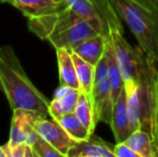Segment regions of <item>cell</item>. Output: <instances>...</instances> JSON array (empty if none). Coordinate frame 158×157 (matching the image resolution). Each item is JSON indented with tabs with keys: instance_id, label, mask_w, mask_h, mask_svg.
Returning a JSON list of instances; mask_svg holds the SVG:
<instances>
[{
	"instance_id": "obj_1",
	"label": "cell",
	"mask_w": 158,
	"mask_h": 157,
	"mask_svg": "<svg viewBox=\"0 0 158 157\" xmlns=\"http://www.w3.org/2000/svg\"><path fill=\"white\" fill-rule=\"evenodd\" d=\"M0 89L12 111L25 109L50 116V101L27 76L10 45L0 46Z\"/></svg>"
},
{
	"instance_id": "obj_2",
	"label": "cell",
	"mask_w": 158,
	"mask_h": 157,
	"mask_svg": "<svg viewBox=\"0 0 158 157\" xmlns=\"http://www.w3.org/2000/svg\"><path fill=\"white\" fill-rule=\"evenodd\" d=\"M146 56L158 58V17L135 0H109Z\"/></svg>"
},
{
	"instance_id": "obj_3",
	"label": "cell",
	"mask_w": 158,
	"mask_h": 157,
	"mask_svg": "<svg viewBox=\"0 0 158 157\" xmlns=\"http://www.w3.org/2000/svg\"><path fill=\"white\" fill-rule=\"evenodd\" d=\"M106 37L113 48L124 83L128 81H139L140 74L145 65L146 55L143 56V54H141L137 48H132L124 37L121 19L112 4L106 15Z\"/></svg>"
},
{
	"instance_id": "obj_4",
	"label": "cell",
	"mask_w": 158,
	"mask_h": 157,
	"mask_svg": "<svg viewBox=\"0 0 158 157\" xmlns=\"http://www.w3.org/2000/svg\"><path fill=\"white\" fill-rule=\"evenodd\" d=\"M92 105L96 123L103 122L110 125L112 118L113 99L108 76V58L106 54L96 66Z\"/></svg>"
},
{
	"instance_id": "obj_5",
	"label": "cell",
	"mask_w": 158,
	"mask_h": 157,
	"mask_svg": "<svg viewBox=\"0 0 158 157\" xmlns=\"http://www.w3.org/2000/svg\"><path fill=\"white\" fill-rule=\"evenodd\" d=\"M98 35H103L99 28L96 27L92 22L79 17L64 28L55 31L46 40L51 42L55 48H66L72 50L77 44Z\"/></svg>"
},
{
	"instance_id": "obj_6",
	"label": "cell",
	"mask_w": 158,
	"mask_h": 157,
	"mask_svg": "<svg viewBox=\"0 0 158 157\" xmlns=\"http://www.w3.org/2000/svg\"><path fill=\"white\" fill-rule=\"evenodd\" d=\"M33 128L44 140L60 152L64 157H68L69 151L75 144V141L67 134L56 119L40 116L33 124Z\"/></svg>"
},
{
	"instance_id": "obj_7",
	"label": "cell",
	"mask_w": 158,
	"mask_h": 157,
	"mask_svg": "<svg viewBox=\"0 0 158 157\" xmlns=\"http://www.w3.org/2000/svg\"><path fill=\"white\" fill-rule=\"evenodd\" d=\"M40 116H45L41 113L25 109H15L13 111L11 122L10 139L8 144L10 147L21 143H27L30 136L35 131L33 124Z\"/></svg>"
},
{
	"instance_id": "obj_8",
	"label": "cell",
	"mask_w": 158,
	"mask_h": 157,
	"mask_svg": "<svg viewBox=\"0 0 158 157\" xmlns=\"http://www.w3.org/2000/svg\"><path fill=\"white\" fill-rule=\"evenodd\" d=\"M81 90L67 85H59L50 101L48 114L52 118L57 119L66 114L73 113Z\"/></svg>"
},
{
	"instance_id": "obj_9",
	"label": "cell",
	"mask_w": 158,
	"mask_h": 157,
	"mask_svg": "<svg viewBox=\"0 0 158 157\" xmlns=\"http://www.w3.org/2000/svg\"><path fill=\"white\" fill-rule=\"evenodd\" d=\"M6 2L19 9L28 19L46 16L64 6L61 0H6Z\"/></svg>"
},
{
	"instance_id": "obj_10",
	"label": "cell",
	"mask_w": 158,
	"mask_h": 157,
	"mask_svg": "<svg viewBox=\"0 0 158 157\" xmlns=\"http://www.w3.org/2000/svg\"><path fill=\"white\" fill-rule=\"evenodd\" d=\"M126 94V105L128 112L129 123L131 131L143 130V118H142V103L140 96L139 81H128L124 83Z\"/></svg>"
},
{
	"instance_id": "obj_11",
	"label": "cell",
	"mask_w": 158,
	"mask_h": 157,
	"mask_svg": "<svg viewBox=\"0 0 158 157\" xmlns=\"http://www.w3.org/2000/svg\"><path fill=\"white\" fill-rule=\"evenodd\" d=\"M111 128L116 143L124 142L129 134H131L130 123H129L128 112L126 105V94L125 89L121 93L117 100L113 103L112 118H111Z\"/></svg>"
},
{
	"instance_id": "obj_12",
	"label": "cell",
	"mask_w": 158,
	"mask_h": 157,
	"mask_svg": "<svg viewBox=\"0 0 158 157\" xmlns=\"http://www.w3.org/2000/svg\"><path fill=\"white\" fill-rule=\"evenodd\" d=\"M68 157H115L114 147L92 134L87 140L75 142Z\"/></svg>"
},
{
	"instance_id": "obj_13",
	"label": "cell",
	"mask_w": 158,
	"mask_h": 157,
	"mask_svg": "<svg viewBox=\"0 0 158 157\" xmlns=\"http://www.w3.org/2000/svg\"><path fill=\"white\" fill-rule=\"evenodd\" d=\"M106 45H108V37L104 35H98L77 44L71 51L79 55L84 60L97 66L106 54Z\"/></svg>"
},
{
	"instance_id": "obj_14",
	"label": "cell",
	"mask_w": 158,
	"mask_h": 157,
	"mask_svg": "<svg viewBox=\"0 0 158 157\" xmlns=\"http://www.w3.org/2000/svg\"><path fill=\"white\" fill-rule=\"evenodd\" d=\"M56 54L60 85H67L80 89L79 79H77V69H75L71 50L66 48H56Z\"/></svg>"
},
{
	"instance_id": "obj_15",
	"label": "cell",
	"mask_w": 158,
	"mask_h": 157,
	"mask_svg": "<svg viewBox=\"0 0 158 157\" xmlns=\"http://www.w3.org/2000/svg\"><path fill=\"white\" fill-rule=\"evenodd\" d=\"M72 58L74 61L75 69H77V79L80 83V90L86 95L92 101L93 87L95 82V73H96V66L89 64L88 61L84 60L83 58L77 55L74 52L71 51Z\"/></svg>"
},
{
	"instance_id": "obj_16",
	"label": "cell",
	"mask_w": 158,
	"mask_h": 157,
	"mask_svg": "<svg viewBox=\"0 0 158 157\" xmlns=\"http://www.w3.org/2000/svg\"><path fill=\"white\" fill-rule=\"evenodd\" d=\"M124 142H126L132 151L139 157H156L155 142L152 134L145 130H135L132 131Z\"/></svg>"
},
{
	"instance_id": "obj_17",
	"label": "cell",
	"mask_w": 158,
	"mask_h": 157,
	"mask_svg": "<svg viewBox=\"0 0 158 157\" xmlns=\"http://www.w3.org/2000/svg\"><path fill=\"white\" fill-rule=\"evenodd\" d=\"M106 58H108L109 82H110L112 99H113V103H114L124 89V80H123V76H122L121 69H119L116 59H115L113 48H112V46H111V43H110V41H109V39H108V45H106Z\"/></svg>"
},
{
	"instance_id": "obj_18",
	"label": "cell",
	"mask_w": 158,
	"mask_h": 157,
	"mask_svg": "<svg viewBox=\"0 0 158 157\" xmlns=\"http://www.w3.org/2000/svg\"><path fill=\"white\" fill-rule=\"evenodd\" d=\"M61 127L67 131V134L75 141V142H81V141H85L94 134L81 121L80 118L75 115V113L66 114V115L61 116V118L56 119Z\"/></svg>"
},
{
	"instance_id": "obj_19",
	"label": "cell",
	"mask_w": 158,
	"mask_h": 157,
	"mask_svg": "<svg viewBox=\"0 0 158 157\" xmlns=\"http://www.w3.org/2000/svg\"><path fill=\"white\" fill-rule=\"evenodd\" d=\"M74 113L80 118V121L94 134L95 127L97 125V123H96V119H95L92 101L82 92L80 93L79 99H77V105H75Z\"/></svg>"
},
{
	"instance_id": "obj_20",
	"label": "cell",
	"mask_w": 158,
	"mask_h": 157,
	"mask_svg": "<svg viewBox=\"0 0 158 157\" xmlns=\"http://www.w3.org/2000/svg\"><path fill=\"white\" fill-rule=\"evenodd\" d=\"M31 147L37 157H64L60 152L57 151L48 141L44 140L40 134L33 141Z\"/></svg>"
},
{
	"instance_id": "obj_21",
	"label": "cell",
	"mask_w": 158,
	"mask_h": 157,
	"mask_svg": "<svg viewBox=\"0 0 158 157\" xmlns=\"http://www.w3.org/2000/svg\"><path fill=\"white\" fill-rule=\"evenodd\" d=\"M2 147H3L6 157H37L32 147L27 143H21V144L13 145V147H10L6 143Z\"/></svg>"
},
{
	"instance_id": "obj_22",
	"label": "cell",
	"mask_w": 158,
	"mask_h": 157,
	"mask_svg": "<svg viewBox=\"0 0 158 157\" xmlns=\"http://www.w3.org/2000/svg\"><path fill=\"white\" fill-rule=\"evenodd\" d=\"M114 155L115 157H139L135 151L126 142L116 143L114 147Z\"/></svg>"
},
{
	"instance_id": "obj_23",
	"label": "cell",
	"mask_w": 158,
	"mask_h": 157,
	"mask_svg": "<svg viewBox=\"0 0 158 157\" xmlns=\"http://www.w3.org/2000/svg\"><path fill=\"white\" fill-rule=\"evenodd\" d=\"M139 4H141L142 6H144L145 9H148V11H151L152 13H154L155 15L158 17V6L155 2V0H135Z\"/></svg>"
},
{
	"instance_id": "obj_24",
	"label": "cell",
	"mask_w": 158,
	"mask_h": 157,
	"mask_svg": "<svg viewBox=\"0 0 158 157\" xmlns=\"http://www.w3.org/2000/svg\"><path fill=\"white\" fill-rule=\"evenodd\" d=\"M154 142H155V149H156V155L158 156V101H157V110H156V116H155V127H154Z\"/></svg>"
},
{
	"instance_id": "obj_25",
	"label": "cell",
	"mask_w": 158,
	"mask_h": 157,
	"mask_svg": "<svg viewBox=\"0 0 158 157\" xmlns=\"http://www.w3.org/2000/svg\"><path fill=\"white\" fill-rule=\"evenodd\" d=\"M0 157H6V152H4L3 147H2V145H0Z\"/></svg>"
},
{
	"instance_id": "obj_26",
	"label": "cell",
	"mask_w": 158,
	"mask_h": 157,
	"mask_svg": "<svg viewBox=\"0 0 158 157\" xmlns=\"http://www.w3.org/2000/svg\"><path fill=\"white\" fill-rule=\"evenodd\" d=\"M156 66H157V69H158V58L156 59Z\"/></svg>"
},
{
	"instance_id": "obj_27",
	"label": "cell",
	"mask_w": 158,
	"mask_h": 157,
	"mask_svg": "<svg viewBox=\"0 0 158 157\" xmlns=\"http://www.w3.org/2000/svg\"><path fill=\"white\" fill-rule=\"evenodd\" d=\"M6 0H0V2H6Z\"/></svg>"
},
{
	"instance_id": "obj_28",
	"label": "cell",
	"mask_w": 158,
	"mask_h": 157,
	"mask_svg": "<svg viewBox=\"0 0 158 157\" xmlns=\"http://www.w3.org/2000/svg\"><path fill=\"white\" fill-rule=\"evenodd\" d=\"M155 2H156V4L158 6V0H155Z\"/></svg>"
}]
</instances>
